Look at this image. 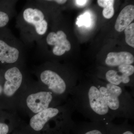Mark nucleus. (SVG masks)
I'll return each mask as SVG.
<instances>
[{
  "label": "nucleus",
  "instance_id": "1",
  "mask_svg": "<svg viewBox=\"0 0 134 134\" xmlns=\"http://www.w3.org/2000/svg\"><path fill=\"white\" fill-rule=\"evenodd\" d=\"M75 110L69 97L62 104L35 114L27 123L23 121L18 129L22 134H61L73 127L72 115Z\"/></svg>",
  "mask_w": 134,
  "mask_h": 134
},
{
  "label": "nucleus",
  "instance_id": "2",
  "mask_svg": "<svg viewBox=\"0 0 134 134\" xmlns=\"http://www.w3.org/2000/svg\"><path fill=\"white\" fill-rule=\"evenodd\" d=\"M70 97L75 110L92 122H112L115 118L95 84H81L75 86Z\"/></svg>",
  "mask_w": 134,
  "mask_h": 134
},
{
  "label": "nucleus",
  "instance_id": "3",
  "mask_svg": "<svg viewBox=\"0 0 134 134\" xmlns=\"http://www.w3.org/2000/svg\"><path fill=\"white\" fill-rule=\"evenodd\" d=\"M17 24L25 43L37 42L43 38L47 32L48 23L41 1L28 2L18 15Z\"/></svg>",
  "mask_w": 134,
  "mask_h": 134
},
{
  "label": "nucleus",
  "instance_id": "4",
  "mask_svg": "<svg viewBox=\"0 0 134 134\" xmlns=\"http://www.w3.org/2000/svg\"><path fill=\"white\" fill-rule=\"evenodd\" d=\"M3 76V92L0 96L1 107L17 113L19 100L31 81L28 77L23 65L7 67Z\"/></svg>",
  "mask_w": 134,
  "mask_h": 134
},
{
  "label": "nucleus",
  "instance_id": "5",
  "mask_svg": "<svg viewBox=\"0 0 134 134\" xmlns=\"http://www.w3.org/2000/svg\"><path fill=\"white\" fill-rule=\"evenodd\" d=\"M37 82L32 81L19 100L17 108L29 118L42 111L65 103Z\"/></svg>",
  "mask_w": 134,
  "mask_h": 134
},
{
  "label": "nucleus",
  "instance_id": "6",
  "mask_svg": "<svg viewBox=\"0 0 134 134\" xmlns=\"http://www.w3.org/2000/svg\"><path fill=\"white\" fill-rule=\"evenodd\" d=\"M107 105L115 117L134 119V95L122 86L96 82Z\"/></svg>",
  "mask_w": 134,
  "mask_h": 134
},
{
  "label": "nucleus",
  "instance_id": "7",
  "mask_svg": "<svg viewBox=\"0 0 134 134\" xmlns=\"http://www.w3.org/2000/svg\"><path fill=\"white\" fill-rule=\"evenodd\" d=\"M34 73L39 84L64 102L69 98L75 86L74 82L68 78L65 72H60L47 63L38 67Z\"/></svg>",
  "mask_w": 134,
  "mask_h": 134
},
{
  "label": "nucleus",
  "instance_id": "8",
  "mask_svg": "<svg viewBox=\"0 0 134 134\" xmlns=\"http://www.w3.org/2000/svg\"><path fill=\"white\" fill-rule=\"evenodd\" d=\"M39 51L52 47V53L57 56L64 55L70 50L71 44L65 32L62 30L50 32L37 42Z\"/></svg>",
  "mask_w": 134,
  "mask_h": 134
},
{
  "label": "nucleus",
  "instance_id": "9",
  "mask_svg": "<svg viewBox=\"0 0 134 134\" xmlns=\"http://www.w3.org/2000/svg\"><path fill=\"white\" fill-rule=\"evenodd\" d=\"M22 45L13 35L7 39H0V62L7 67L23 65Z\"/></svg>",
  "mask_w": 134,
  "mask_h": 134
},
{
  "label": "nucleus",
  "instance_id": "10",
  "mask_svg": "<svg viewBox=\"0 0 134 134\" xmlns=\"http://www.w3.org/2000/svg\"><path fill=\"white\" fill-rule=\"evenodd\" d=\"M134 67L132 65H122L117 67V70H108L105 73V77L108 83L120 86L126 85L131 88L130 77L133 75Z\"/></svg>",
  "mask_w": 134,
  "mask_h": 134
},
{
  "label": "nucleus",
  "instance_id": "11",
  "mask_svg": "<svg viewBox=\"0 0 134 134\" xmlns=\"http://www.w3.org/2000/svg\"><path fill=\"white\" fill-rule=\"evenodd\" d=\"M134 57L128 52H110L106 59V65L110 67H118L122 65H131L133 63Z\"/></svg>",
  "mask_w": 134,
  "mask_h": 134
},
{
  "label": "nucleus",
  "instance_id": "12",
  "mask_svg": "<svg viewBox=\"0 0 134 134\" xmlns=\"http://www.w3.org/2000/svg\"><path fill=\"white\" fill-rule=\"evenodd\" d=\"M134 19V6L129 5L125 7L121 11L115 24V30L121 32L131 24Z\"/></svg>",
  "mask_w": 134,
  "mask_h": 134
},
{
  "label": "nucleus",
  "instance_id": "13",
  "mask_svg": "<svg viewBox=\"0 0 134 134\" xmlns=\"http://www.w3.org/2000/svg\"><path fill=\"white\" fill-rule=\"evenodd\" d=\"M84 133L83 134H104V123L101 122H83L81 123Z\"/></svg>",
  "mask_w": 134,
  "mask_h": 134
},
{
  "label": "nucleus",
  "instance_id": "14",
  "mask_svg": "<svg viewBox=\"0 0 134 134\" xmlns=\"http://www.w3.org/2000/svg\"><path fill=\"white\" fill-rule=\"evenodd\" d=\"M97 3L99 6L104 8L103 11V15L104 17L107 19L111 18L114 14V1L98 0Z\"/></svg>",
  "mask_w": 134,
  "mask_h": 134
},
{
  "label": "nucleus",
  "instance_id": "15",
  "mask_svg": "<svg viewBox=\"0 0 134 134\" xmlns=\"http://www.w3.org/2000/svg\"><path fill=\"white\" fill-rule=\"evenodd\" d=\"M125 40L128 45L134 47V23L130 24L125 30Z\"/></svg>",
  "mask_w": 134,
  "mask_h": 134
},
{
  "label": "nucleus",
  "instance_id": "16",
  "mask_svg": "<svg viewBox=\"0 0 134 134\" xmlns=\"http://www.w3.org/2000/svg\"><path fill=\"white\" fill-rule=\"evenodd\" d=\"M15 10L4 11L0 10V28H3L8 24Z\"/></svg>",
  "mask_w": 134,
  "mask_h": 134
},
{
  "label": "nucleus",
  "instance_id": "17",
  "mask_svg": "<svg viewBox=\"0 0 134 134\" xmlns=\"http://www.w3.org/2000/svg\"><path fill=\"white\" fill-rule=\"evenodd\" d=\"M76 24L78 26L85 25L88 26L91 24V17L89 13H85L83 15L80 16L77 19Z\"/></svg>",
  "mask_w": 134,
  "mask_h": 134
},
{
  "label": "nucleus",
  "instance_id": "18",
  "mask_svg": "<svg viewBox=\"0 0 134 134\" xmlns=\"http://www.w3.org/2000/svg\"><path fill=\"white\" fill-rule=\"evenodd\" d=\"M75 1L76 4V5L79 7H83L86 5V3L88 2V1H83V0H76Z\"/></svg>",
  "mask_w": 134,
  "mask_h": 134
},
{
  "label": "nucleus",
  "instance_id": "19",
  "mask_svg": "<svg viewBox=\"0 0 134 134\" xmlns=\"http://www.w3.org/2000/svg\"><path fill=\"white\" fill-rule=\"evenodd\" d=\"M125 122L124 123V126H123V130H122V132L121 134H134L132 132V131H131L130 130L126 129L124 130L125 126V123H126V121H125Z\"/></svg>",
  "mask_w": 134,
  "mask_h": 134
},
{
  "label": "nucleus",
  "instance_id": "20",
  "mask_svg": "<svg viewBox=\"0 0 134 134\" xmlns=\"http://www.w3.org/2000/svg\"><path fill=\"white\" fill-rule=\"evenodd\" d=\"M54 1L59 5H63L66 3L67 1L66 0H55Z\"/></svg>",
  "mask_w": 134,
  "mask_h": 134
},
{
  "label": "nucleus",
  "instance_id": "21",
  "mask_svg": "<svg viewBox=\"0 0 134 134\" xmlns=\"http://www.w3.org/2000/svg\"><path fill=\"white\" fill-rule=\"evenodd\" d=\"M10 134H22L18 129H16L14 130L12 133Z\"/></svg>",
  "mask_w": 134,
  "mask_h": 134
},
{
  "label": "nucleus",
  "instance_id": "22",
  "mask_svg": "<svg viewBox=\"0 0 134 134\" xmlns=\"http://www.w3.org/2000/svg\"><path fill=\"white\" fill-rule=\"evenodd\" d=\"M3 87V84H0V96L2 95V93Z\"/></svg>",
  "mask_w": 134,
  "mask_h": 134
}]
</instances>
